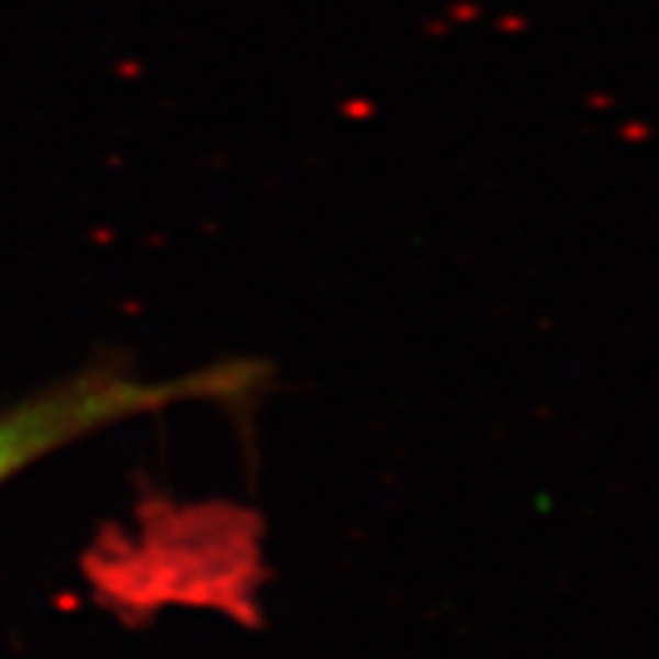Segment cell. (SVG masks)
<instances>
[{
  "mask_svg": "<svg viewBox=\"0 0 659 659\" xmlns=\"http://www.w3.org/2000/svg\"><path fill=\"white\" fill-rule=\"evenodd\" d=\"M259 367L212 364L176 377H138L122 367H88L0 407V484L115 424L179 404L233 401L256 388Z\"/></svg>",
  "mask_w": 659,
  "mask_h": 659,
  "instance_id": "obj_1",
  "label": "cell"
}]
</instances>
